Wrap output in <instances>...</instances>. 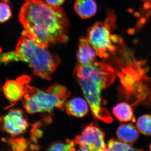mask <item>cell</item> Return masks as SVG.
Returning a JSON list of instances; mask_svg holds the SVG:
<instances>
[{
    "instance_id": "1",
    "label": "cell",
    "mask_w": 151,
    "mask_h": 151,
    "mask_svg": "<svg viewBox=\"0 0 151 151\" xmlns=\"http://www.w3.org/2000/svg\"><path fill=\"white\" fill-rule=\"evenodd\" d=\"M19 18L24 28L22 32L44 48L68 40L69 22L60 7L52 6L42 0H25Z\"/></svg>"
},
{
    "instance_id": "2",
    "label": "cell",
    "mask_w": 151,
    "mask_h": 151,
    "mask_svg": "<svg viewBox=\"0 0 151 151\" xmlns=\"http://www.w3.org/2000/svg\"><path fill=\"white\" fill-rule=\"evenodd\" d=\"M74 73L94 118L105 123L112 122L113 119L104 107L101 95L103 89L110 86L115 80L113 68L96 60L88 65L78 63Z\"/></svg>"
},
{
    "instance_id": "3",
    "label": "cell",
    "mask_w": 151,
    "mask_h": 151,
    "mask_svg": "<svg viewBox=\"0 0 151 151\" xmlns=\"http://www.w3.org/2000/svg\"><path fill=\"white\" fill-rule=\"evenodd\" d=\"M14 51L15 61L27 63L33 73L45 80H50L52 73L59 65L60 58L49 52L29 37L22 32Z\"/></svg>"
},
{
    "instance_id": "4",
    "label": "cell",
    "mask_w": 151,
    "mask_h": 151,
    "mask_svg": "<svg viewBox=\"0 0 151 151\" xmlns=\"http://www.w3.org/2000/svg\"><path fill=\"white\" fill-rule=\"evenodd\" d=\"M70 95L65 86L55 83L46 91L27 85L22 97L23 105L28 113H51L55 108H62Z\"/></svg>"
},
{
    "instance_id": "5",
    "label": "cell",
    "mask_w": 151,
    "mask_h": 151,
    "mask_svg": "<svg viewBox=\"0 0 151 151\" xmlns=\"http://www.w3.org/2000/svg\"><path fill=\"white\" fill-rule=\"evenodd\" d=\"M114 18L113 14L108 13L105 21L97 22L88 29L86 38L100 58H107L116 50L115 44L119 40L117 36L111 34V28L115 24Z\"/></svg>"
},
{
    "instance_id": "6",
    "label": "cell",
    "mask_w": 151,
    "mask_h": 151,
    "mask_svg": "<svg viewBox=\"0 0 151 151\" xmlns=\"http://www.w3.org/2000/svg\"><path fill=\"white\" fill-rule=\"evenodd\" d=\"M105 134L99 127L91 123L84 127L80 135L75 139V142L89 151H106Z\"/></svg>"
},
{
    "instance_id": "7",
    "label": "cell",
    "mask_w": 151,
    "mask_h": 151,
    "mask_svg": "<svg viewBox=\"0 0 151 151\" xmlns=\"http://www.w3.org/2000/svg\"><path fill=\"white\" fill-rule=\"evenodd\" d=\"M29 127L27 119L21 109H12L6 116L0 118V128L12 138L24 134Z\"/></svg>"
},
{
    "instance_id": "8",
    "label": "cell",
    "mask_w": 151,
    "mask_h": 151,
    "mask_svg": "<svg viewBox=\"0 0 151 151\" xmlns=\"http://www.w3.org/2000/svg\"><path fill=\"white\" fill-rule=\"evenodd\" d=\"M29 76L23 75L16 80L7 81L3 86V91L8 100L16 103L22 99L26 91L27 85L30 81Z\"/></svg>"
},
{
    "instance_id": "9",
    "label": "cell",
    "mask_w": 151,
    "mask_h": 151,
    "mask_svg": "<svg viewBox=\"0 0 151 151\" xmlns=\"http://www.w3.org/2000/svg\"><path fill=\"white\" fill-rule=\"evenodd\" d=\"M97 56L95 50L89 44L86 38H81L79 40L77 52L78 63L86 65L96 60Z\"/></svg>"
},
{
    "instance_id": "10",
    "label": "cell",
    "mask_w": 151,
    "mask_h": 151,
    "mask_svg": "<svg viewBox=\"0 0 151 151\" xmlns=\"http://www.w3.org/2000/svg\"><path fill=\"white\" fill-rule=\"evenodd\" d=\"M88 103L81 98L71 99L65 104V109L68 114L76 118H82L89 111Z\"/></svg>"
},
{
    "instance_id": "11",
    "label": "cell",
    "mask_w": 151,
    "mask_h": 151,
    "mask_svg": "<svg viewBox=\"0 0 151 151\" xmlns=\"http://www.w3.org/2000/svg\"><path fill=\"white\" fill-rule=\"evenodd\" d=\"M118 139L121 142L132 145L138 139L139 131L132 124H123L120 125L116 132Z\"/></svg>"
},
{
    "instance_id": "12",
    "label": "cell",
    "mask_w": 151,
    "mask_h": 151,
    "mask_svg": "<svg viewBox=\"0 0 151 151\" xmlns=\"http://www.w3.org/2000/svg\"><path fill=\"white\" fill-rule=\"evenodd\" d=\"M74 9L80 17L86 19L92 17L96 14L97 5L94 0H76Z\"/></svg>"
},
{
    "instance_id": "13",
    "label": "cell",
    "mask_w": 151,
    "mask_h": 151,
    "mask_svg": "<svg viewBox=\"0 0 151 151\" xmlns=\"http://www.w3.org/2000/svg\"><path fill=\"white\" fill-rule=\"evenodd\" d=\"M115 117L121 122H135L134 111L128 103H121L116 105L113 109Z\"/></svg>"
},
{
    "instance_id": "14",
    "label": "cell",
    "mask_w": 151,
    "mask_h": 151,
    "mask_svg": "<svg viewBox=\"0 0 151 151\" xmlns=\"http://www.w3.org/2000/svg\"><path fill=\"white\" fill-rule=\"evenodd\" d=\"M106 151H144L143 150L133 147L131 145L117 140L115 139H111L108 141Z\"/></svg>"
},
{
    "instance_id": "15",
    "label": "cell",
    "mask_w": 151,
    "mask_h": 151,
    "mask_svg": "<svg viewBox=\"0 0 151 151\" xmlns=\"http://www.w3.org/2000/svg\"><path fill=\"white\" fill-rule=\"evenodd\" d=\"M137 128L143 134L151 135V115L147 114L141 116L138 119Z\"/></svg>"
},
{
    "instance_id": "16",
    "label": "cell",
    "mask_w": 151,
    "mask_h": 151,
    "mask_svg": "<svg viewBox=\"0 0 151 151\" xmlns=\"http://www.w3.org/2000/svg\"><path fill=\"white\" fill-rule=\"evenodd\" d=\"M47 151H76L74 141L67 139L65 142L53 143L49 148Z\"/></svg>"
},
{
    "instance_id": "17",
    "label": "cell",
    "mask_w": 151,
    "mask_h": 151,
    "mask_svg": "<svg viewBox=\"0 0 151 151\" xmlns=\"http://www.w3.org/2000/svg\"><path fill=\"white\" fill-rule=\"evenodd\" d=\"M9 0H2L0 2V23L4 22L9 19L12 16Z\"/></svg>"
},
{
    "instance_id": "18",
    "label": "cell",
    "mask_w": 151,
    "mask_h": 151,
    "mask_svg": "<svg viewBox=\"0 0 151 151\" xmlns=\"http://www.w3.org/2000/svg\"><path fill=\"white\" fill-rule=\"evenodd\" d=\"M14 151H26L27 144L23 138H12L9 141Z\"/></svg>"
},
{
    "instance_id": "19",
    "label": "cell",
    "mask_w": 151,
    "mask_h": 151,
    "mask_svg": "<svg viewBox=\"0 0 151 151\" xmlns=\"http://www.w3.org/2000/svg\"><path fill=\"white\" fill-rule=\"evenodd\" d=\"M65 0H46V3L53 7H59L63 4Z\"/></svg>"
},
{
    "instance_id": "20",
    "label": "cell",
    "mask_w": 151,
    "mask_h": 151,
    "mask_svg": "<svg viewBox=\"0 0 151 151\" xmlns=\"http://www.w3.org/2000/svg\"><path fill=\"white\" fill-rule=\"evenodd\" d=\"M89 151L88 150H86V149L83 148V147H81V148L78 149V150H77V151Z\"/></svg>"
},
{
    "instance_id": "21",
    "label": "cell",
    "mask_w": 151,
    "mask_h": 151,
    "mask_svg": "<svg viewBox=\"0 0 151 151\" xmlns=\"http://www.w3.org/2000/svg\"><path fill=\"white\" fill-rule=\"evenodd\" d=\"M150 151H151V143L150 145Z\"/></svg>"
}]
</instances>
